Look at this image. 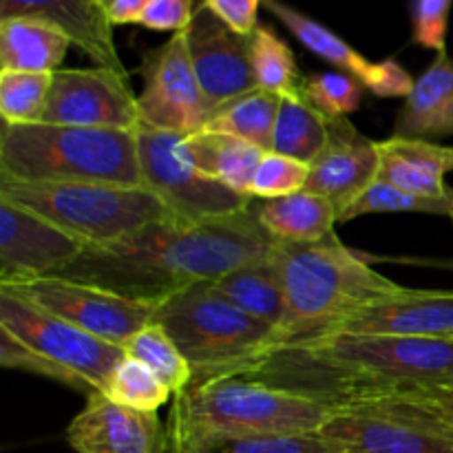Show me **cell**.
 Wrapping results in <instances>:
<instances>
[{"mask_svg": "<svg viewBox=\"0 0 453 453\" xmlns=\"http://www.w3.org/2000/svg\"><path fill=\"white\" fill-rule=\"evenodd\" d=\"M102 394L118 405L149 411V414H157L159 407L166 405L173 396L171 389L149 367L128 354L111 372Z\"/></svg>", "mask_w": 453, "mask_h": 453, "instance_id": "1f68e13d", "label": "cell"}, {"mask_svg": "<svg viewBox=\"0 0 453 453\" xmlns=\"http://www.w3.org/2000/svg\"><path fill=\"white\" fill-rule=\"evenodd\" d=\"M330 118L314 109L303 93L283 96L274 124L273 150L310 164L327 142Z\"/></svg>", "mask_w": 453, "mask_h": 453, "instance_id": "f1b7e54d", "label": "cell"}, {"mask_svg": "<svg viewBox=\"0 0 453 453\" xmlns=\"http://www.w3.org/2000/svg\"><path fill=\"white\" fill-rule=\"evenodd\" d=\"M332 414V407L290 389L248 376H221L177 394L168 427L224 436H296L321 432Z\"/></svg>", "mask_w": 453, "mask_h": 453, "instance_id": "8992f818", "label": "cell"}, {"mask_svg": "<svg viewBox=\"0 0 453 453\" xmlns=\"http://www.w3.org/2000/svg\"><path fill=\"white\" fill-rule=\"evenodd\" d=\"M186 44L199 84L215 109L257 88L252 35L230 29L203 3L197 4L186 29Z\"/></svg>", "mask_w": 453, "mask_h": 453, "instance_id": "5bb4252c", "label": "cell"}, {"mask_svg": "<svg viewBox=\"0 0 453 453\" xmlns=\"http://www.w3.org/2000/svg\"><path fill=\"white\" fill-rule=\"evenodd\" d=\"M0 327L60 367L78 374L96 392L104 389L111 372L127 357L118 345L106 343L7 292H0Z\"/></svg>", "mask_w": 453, "mask_h": 453, "instance_id": "7c38bea8", "label": "cell"}, {"mask_svg": "<svg viewBox=\"0 0 453 453\" xmlns=\"http://www.w3.org/2000/svg\"><path fill=\"white\" fill-rule=\"evenodd\" d=\"M202 3L237 34L252 35V31L259 27L257 16L264 0H202Z\"/></svg>", "mask_w": 453, "mask_h": 453, "instance_id": "ab89813d", "label": "cell"}, {"mask_svg": "<svg viewBox=\"0 0 453 453\" xmlns=\"http://www.w3.org/2000/svg\"><path fill=\"white\" fill-rule=\"evenodd\" d=\"M87 248L49 221L0 199V281L49 277Z\"/></svg>", "mask_w": 453, "mask_h": 453, "instance_id": "9a60e30c", "label": "cell"}, {"mask_svg": "<svg viewBox=\"0 0 453 453\" xmlns=\"http://www.w3.org/2000/svg\"><path fill=\"white\" fill-rule=\"evenodd\" d=\"M0 292L65 319L71 326L118 348L155 321V305L62 277H29L0 281Z\"/></svg>", "mask_w": 453, "mask_h": 453, "instance_id": "30bf717a", "label": "cell"}, {"mask_svg": "<svg viewBox=\"0 0 453 453\" xmlns=\"http://www.w3.org/2000/svg\"><path fill=\"white\" fill-rule=\"evenodd\" d=\"M193 0H150L149 7L142 12L137 25L153 31H171L180 34L186 31L195 16Z\"/></svg>", "mask_w": 453, "mask_h": 453, "instance_id": "f35d334b", "label": "cell"}, {"mask_svg": "<svg viewBox=\"0 0 453 453\" xmlns=\"http://www.w3.org/2000/svg\"><path fill=\"white\" fill-rule=\"evenodd\" d=\"M212 286L239 310L281 334L286 326V296L273 257L233 270L215 279Z\"/></svg>", "mask_w": 453, "mask_h": 453, "instance_id": "484cf974", "label": "cell"}, {"mask_svg": "<svg viewBox=\"0 0 453 453\" xmlns=\"http://www.w3.org/2000/svg\"><path fill=\"white\" fill-rule=\"evenodd\" d=\"M407 140H441L453 135V58L436 53L416 78L414 88L396 113L394 133Z\"/></svg>", "mask_w": 453, "mask_h": 453, "instance_id": "7402d4cb", "label": "cell"}, {"mask_svg": "<svg viewBox=\"0 0 453 453\" xmlns=\"http://www.w3.org/2000/svg\"><path fill=\"white\" fill-rule=\"evenodd\" d=\"M0 199L65 230L84 248L113 246L157 221L175 219L144 186L0 177Z\"/></svg>", "mask_w": 453, "mask_h": 453, "instance_id": "52a82bcc", "label": "cell"}, {"mask_svg": "<svg viewBox=\"0 0 453 453\" xmlns=\"http://www.w3.org/2000/svg\"><path fill=\"white\" fill-rule=\"evenodd\" d=\"M144 88L137 96L142 124L157 131L193 135L206 128L215 106L208 102L193 60L186 31L173 34L142 62Z\"/></svg>", "mask_w": 453, "mask_h": 453, "instance_id": "8fae6325", "label": "cell"}, {"mask_svg": "<svg viewBox=\"0 0 453 453\" xmlns=\"http://www.w3.org/2000/svg\"><path fill=\"white\" fill-rule=\"evenodd\" d=\"M380 212H418V215L445 217L453 224V197H425V195L405 193L385 181L376 180L343 215L339 224L352 221L363 215H380Z\"/></svg>", "mask_w": 453, "mask_h": 453, "instance_id": "836d02e7", "label": "cell"}, {"mask_svg": "<svg viewBox=\"0 0 453 453\" xmlns=\"http://www.w3.org/2000/svg\"><path fill=\"white\" fill-rule=\"evenodd\" d=\"M66 442L78 453H168V429L157 414L118 405L93 392L66 427Z\"/></svg>", "mask_w": 453, "mask_h": 453, "instance_id": "ac0fdd59", "label": "cell"}, {"mask_svg": "<svg viewBox=\"0 0 453 453\" xmlns=\"http://www.w3.org/2000/svg\"><path fill=\"white\" fill-rule=\"evenodd\" d=\"M71 38L38 18L0 20V69L56 73L71 47Z\"/></svg>", "mask_w": 453, "mask_h": 453, "instance_id": "cb8c5ba5", "label": "cell"}, {"mask_svg": "<svg viewBox=\"0 0 453 453\" xmlns=\"http://www.w3.org/2000/svg\"><path fill=\"white\" fill-rule=\"evenodd\" d=\"M379 168L376 142L363 135L348 118H330L327 142L310 162L305 190L330 199L341 217L379 180Z\"/></svg>", "mask_w": 453, "mask_h": 453, "instance_id": "e0dca14e", "label": "cell"}, {"mask_svg": "<svg viewBox=\"0 0 453 453\" xmlns=\"http://www.w3.org/2000/svg\"><path fill=\"white\" fill-rule=\"evenodd\" d=\"M447 398H449V405H451V410H453V389H451V392H447Z\"/></svg>", "mask_w": 453, "mask_h": 453, "instance_id": "b9f144b4", "label": "cell"}, {"mask_svg": "<svg viewBox=\"0 0 453 453\" xmlns=\"http://www.w3.org/2000/svg\"><path fill=\"white\" fill-rule=\"evenodd\" d=\"M343 453H453L447 392L367 398L334 410L321 427Z\"/></svg>", "mask_w": 453, "mask_h": 453, "instance_id": "ba28073f", "label": "cell"}, {"mask_svg": "<svg viewBox=\"0 0 453 453\" xmlns=\"http://www.w3.org/2000/svg\"><path fill=\"white\" fill-rule=\"evenodd\" d=\"M53 73L0 69L3 124H38L44 119Z\"/></svg>", "mask_w": 453, "mask_h": 453, "instance_id": "d6a6232c", "label": "cell"}, {"mask_svg": "<svg viewBox=\"0 0 453 453\" xmlns=\"http://www.w3.org/2000/svg\"><path fill=\"white\" fill-rule=\"evenodd\" d=\"M184 137L137 127V150H140L142 184L155 195L171 215L180 221L221 219L248 211L252 206L250 195H242L230 186L212 180L199 171L184 153Z\"/></svg>", "mask_w": 453, "mask_h": 453, "instance_id": "9c48e42d", "label": "cell"}, {"mask_svg": "<svg viewBox=\"0 0 453 453\" xmlns=\"http://www.w3.org/2000/svg\"><path fill=\"white\" fill-rule=\"evenodd\" d=\"M164 327L193 367V383L246 376L279 343V332L239 310L212 281L195 283L155 308Z\"/></svg>", "mask_w": 453, "mask_h": 453, "instance_id": "5b68a950", "label": "cell"}, {"mask_svg": "<svg viewBox=\"0 0 453 453\" xmlns=\"http://www.w3.org/2000/svg\"><path fill=\"white\" fill-rule=\"evenodd\" d=\"M279 102H281V97L257 87L255 91L243 93V96L217 106L203 131L239 137V140L268 153V150H273Z\"/></svg>", "mask_w": 453, "mask_h": 453, "instance_id": "83f0119b", "label": "cell"}, {"mask_svg": "<svg viewBox=\"0 0 453 453\" xmlns=\"http://www.w3.org/2000/svg\"><path fill=\"white\" fill-rule=\"evenodd\" d=\"M392 334L453 339V292L411 290L343 319L323 334Z\"/></svg>", "mask_w": 453, "mask_h": 453, "instance_id": "d6986e66", "label": "cell"}, {"mask_svg": "<svg viewBox=\"0 0 453 453\" xmlns=\"http://www.w3.org/2000/svg\"><path fill=\"white\" fill-rule=\"evenodd\" d=\"M0 177L16 181H91L144 186L137 131L3 124Z\"/></svg>", "mask_w": 453, "mask_h": 453, "instance_id": "277c9868", "label": "cell"}, {"mask_svg": "<svg viewBox=\"0 0 453 453\" xmlns=\"http://www.w3.org/2000/svg\"><path fill=\"white\" fill-rule=\"evenodd\" d=\"M124 352L135 358V361H140L142 365L149 367L171 389L173 396H177V394H181L193 385V367L157 323H150L144 330L137 332L127 343Z\"/></svg>", "mask_w": 453, "mask_h": 453, "instance_id": "f546056e", "label": "cell"}, {"mask_svg": "<svg viewBox=\"0 0 453 453\" xmlns=\"http://www.w3.org/2000/svg\"><path fill=\"white\" fill-rule=\"evenodd\" d=\"M168 429V453H343L323 434L296 436H224V434Z\"/></svg>", "mask_w": 453, "mask_h": 453, "instance_id": "4316f807", "label": "cell"}, {"mask_svg": "<svg viewBox=\"0 0 453 453\" xmlns=\"http://www.w3.org/2000/svg\"><path fill=\"white\" fill-rule=\"evenodd\" d=\"M246 376L332 410L396 394H442L453 389V339L314 334L274 345Z\"/></svg>", "mask_w": 453, "mask_h": 453, "instance_id": "7a4b0ae2", "label": "cell"}, {"mask_svg": "<svg viewBox=\"0 0 453 453\" xmlns=\"http://www.w3.org/2000/svg\"><path fill=\"white\" fill-rule=\"evenodd\" d=\"M109 3L111 0H102V4H104V7H109Z\"/></svg>", "mask_w": 453, "mask_h": 453, "instance_id": "7bdbcfd3", "label": "cell"}, {"mask_svg": "<svg viewBox=\"0 0 453 453\" xmlns=\"http://www.w3.org/2000/svg\"><path fill=\"white\" fill-rule=\"evenodd\" d=\"M264 7L303 44L308 51L321 60L330 62L343 73L352 75L365 88H370L379 97H407L414 88L416 80L407 73L403 65L396 60L372 62L361 51L345 42L341 35L327 29L319 20L310 18L308 13L299 12L283 0H264Z\"/></svg>", "mask_w": 453, "mask_h": 453, "instance_id": "2e32d148", "label": "cell"}, {"mask_svg": "<svg viewBox=\"0 0 453 453\" xmlns=\"http://www.w3.org/2000/svg\"><path fill=\"white\" fill-rule=\"evenodd\" d=\"M363 84L343 71H321L303 78L301 93L326 118H345L361 109Z\"/></svg>", "mask_w": 453, "mask_h": 453, "instance_id": "e575fe53", "label": "cell"}, {"mask_svg": "<svg viewBox=\"0 0 453 453\" xmlns=\"http://www.w3.org/2000/svg\"><path fill=\"white\" fill-rule=\"evenodd\" d=\"M42 122L137 131L142 119L137 96H133L128 75L96 66V69H58L53 73Z\"/></svg>", "mask_w": 453, "mask_h": 453, "instance_id": "4fadbf2b", "label": "cell"}, {"mask_svg": "<svg viewBox=\"0 0 453 453\" xmlns=\"http://www.w3.org/2000/svg\"><path fill=\"white\" fill-rule=\"evenodd\" d=\"M376 149L380 181L425 197H453V188L447 184V173L453 171V146L392 135L376 142Z\"/></svg>", "mask_w": 453, "mask_h": 453, "instance_id": "44dd1931", "label": "cell"}, {"mask_svg": "<svg viewBox=\"0 0 453 453\" xmlns=\"http://www.w3.org/2000/svg\"><path fill=\"white\" fill-rule=\"evenodd\" d=\"M184 153L208 177L237 193L250 195L257 166L265 150L226 133L199 131L184 137Z\"/></svg>", "mask_w": 453, "mask_h": 453, "instance_id": "d4e9b609", "label": "cell"}, {"mask_svg": "<svg viewBox=\"0 0 453 453\" xmlns=\"http://www.w3.org/2000/svg\"><path fill=\"white\" fill-rule=\"evenodd\" d=\"M273 259L286 296L279 343L323 334L343 319L407 292L349 250L339 234L319 243L277 242Z\"/></svg>", "mask_w": 453, "mask_h": 453, "instance_id": "3957f363", "label": "cell"}, {"mask_svg": "<svg viewBox=\"0 0 453 453\" xmlns=\"http://www.w3.org/2000/svg\"><path fill=\"white\" fill-rule=\"evenodd\" d=\"M308 175L310 164L268 150L257 166L250 197L265 202V199H279L301 193L308 184Z\"/></svg>", "mask_w": 453, "mask_h": 453, "instance_id": "8d00e7d4", "label": "cell"}, {"mask_svg": "<svg viewBox=\"0 0 453 453\" xmlns=\"http://www.w3.org/2000/svg\"><path fill=\"white\" fill-rule=\"evenodd\" d=\"M274 242L248 211L221 219H168L135 237L104 248H87L53 277L88 283L157 308L186 288L215 281L233 270L273 257Z\"/></svg>", "mask_w": 453, "mask_h": 453, "instance_id": "6da1fadb", "label": "cell"}, {"mask_svg": "<svg viewBox=\"0 0 453 453\" xmlns=\"http://www.w3.org/2000/svg\"><path fill=\"white\" fill-rule=\"evenodd\" d=\"M38 18L65 31L96 66L127 73L102 0H0V20Z\"/></svg>", "mask_w": 453, "mask_h": 453, "instance_id": "ffe728a7", "label": "cell"}, {"mask_svg": "<svg viewBox=\"0 0 453 453\" xmlns=\"http://www.w3.org/2000/svg\"><path fill=\"white\" fill-rule=\"evenodd\" d=\"M265 233L279 243H319L334 237L339 211L330 199L310 190L255 203Z\"/></svg>", "mask_w": 453, "mask_h": 453, "instance_id": "603a6c76", "label": "cell"}, {"mask_svg": "<svg viewBox=\"0 0 453 453\" xmlns=\"http://www.w3.org/2000/svg\"><path fill=\"white\" fill-rule=\"evenodd\" d=\"M149 3L150 0H111L106 7L111 25H137Z\"/></svg>", "mask_w": 453, "mask_h": 453, "instance_id": "60d3db41", "label": "cell"}, {"mask_svg": "<svg viewBox=\"0 0 453 453\" xmlns=\"http://www.w3.org/2000/svg\"><path fill=\"white\" fill-rule=\"evenodd\" d=\"M0 365L4 370H18V372H29L34 376H42V379L56 380V383L65 385V388L73 389V392L84 394V396H91L96 389L87 383L84 379H80L73 372L65 370L58 363H53L51 358H47L44 354L35 352L34 348H29L27 343H22L20 339L7 332L4 327H0Z\"/></svg>", "mask_w": 453, "mask_h": 453, "instance_id": "d590c367", "label": "cell"}, {"mask_svg": "<svg viewBox=\"0 0 453 453\" xmlns=\"http://www.w3.org/2000/svg\"><path fill=\"white\" fill-rule=\"evenodd\" d=\"M252 69L257 87L274 96H295L301 91L303 75H299L295 53L273 27L259 25L252 31Z\"/></svg>", "mask_w": 453, "mask_h": 453, "instance_id": "4dcf8cb0", "label": "cell"}, {"mask_svg": "<svg viewBox=\"0 0 453 453\" xmlns=\"http://www.w3.org/2000/svg\"><path fill=\"white\" fill-rule=\"evenodd\" d=\"M451 0H414V42L432 51H447Z\"/></svg>", "mask_w": 453, "mask_h": 453, "instance_id": "74e56055", "label": "cell"}]
</instances>
